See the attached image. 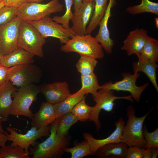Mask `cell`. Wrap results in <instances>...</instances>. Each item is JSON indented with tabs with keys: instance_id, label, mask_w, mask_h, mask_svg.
I'll return each mask as SVG.
<instances>
[{
	"instance_id": "4fadbf2b",
	"label": "cell",
	"mask_w": 158,
	"mask_h": 158,
	"mask_svg": "<svg viewBox=\"0 0 158 158\" xmlns=\"http://www.w3.org/2000/svg\"><path fill=\"white\" fill-rule=\"evenodd\" d=\"M95 6L94 0H83L79 8L73 13L70 28L75 35L86 34V28L92 15Z\"/></svg>"
},
{
	"instance_id": "cb8c5ba5",
	"label": "cell",
	"mask_w": 158,
	"mask_h": 158,
	"mask_svg": "<svg viewBox=\"0 0 158 158\" xmlns=\"http://www.w3.org/2000/svg\"><path fill=\"white\" fill-rule=\"evenodd\" d=\"M94 1L95 6L93 13L86 28V34H91L99 25L105 13L109 2V0Z\"/></svg>"
},
{
	"instance_id": "4dcf8cb0",
	"label": "cell",
	"mask_w": 158,
	"mask_h": 158,
	"mask_svg": "<svg viewBox=\"0 0 158 158\" xmlns=\"http://www.w3.org/2000/svg\"><path fill=\"white\" fill-rule=\"evenodd\" d=\"M56 133L60 137L67 135L71 127L78 120L71 112L67 113L59 117Z\"/></svg>"
},
{
	"instance_id": "2e32d148",
	"label": "cell",
	"mask_w": 158,
	"mask_h": 158,
	"mask_svg": "<svg viewBox=\"0 0 158 158\" xmlns=\"http://www.w3.org/2000/svg\"><path fill=\"white\" fill-rule=\"evenodd\" d=\"M40 87L47 102L53 104L63 100L71 94L68 85L65 81L45 84Z\"/></svg>"
},
{
	"instance_id": "8992f818",
	"label": "cell",
	"mask_w": 158,
	"mask_h": 158,
	"mask_svg": "<svg viewBox=\"0 0 158 158\" xmlns=\"http://www.w3.org/2000/svg\"><path fill=\"white\" fill-rule=\"evenodd\" d=\"M46 42L37 29L27 21L21 20L19 26L18 47L40 57L44 56L42 49Z\"/></svg>"
},
{
	"instance_id": "5bb4252c",
	"label": "cell",
	"mask_w": 158,
	"mask_h": 158,
	"mask_svg": "<svg viewBox=\"0 0 158 158\" xmlns=\"http://www.w3.org/2000/svg\"><path fill=\"white\" fill-rule=\"evenodd\" d=\"M114 125L116 126L115 130L108 137L104 139H97L89 133H83L84 138L88 142L93 155L99 148L105 145L122 142L123 131L125 122L122 117H120L115 123Z\"/></svg>"
},
{
	"instance_id": "7402d4cb",
	"label": "cell",
	"mask_w": 158,
	"mask_h": 158,
	"mask_svg": "<svg viewBox=\"0 0 158 158\" xmlns=\"http://www.w3.org/2000/svg\"><path fill=\"white\" fill-rule=\"evenodd\" d=\"M128 147L122 142L111 143L99 148L95 154L100 158H126Z\"/></svg>"
},
{
	"instance_id": "52a82bcc",
	"label": "cell",
	"mask_w": 158,
	"mask_h": 158,
	"mask_svg": "<svg viewBox=\"0 0 158 158\" xmlns=\"http://www.w3.org/2000/svg\"><path fill=\"white\" fill-rule=\"evenodd\" d=\"M42 75L40 68L33 63L19 65L9 68L6 81L20 88L38 83Z\"/></svg>"
},
{
	"instance_id": "74e56055",
	"label": "cell",
	"mask_w": 158,
	"mask_h": 158,
	"mask_svg": "<svg viewBox=\"0 0 158 158\" xmlns=\"http://www.w3.org/2000/svg\"><path fill=\"white\" fill-rule=\"evenodd\" d=\"M5 6L18 7L25 3V0H3Z\"/></svg>"
},
{
	"instance_id": "7c38bea8",
	"label": "cell",
	"mask_w": 158,
	"mask_h": 158,
	"mask_svg": "<svg viewBox=\"0 0 158 158\" xmlns=\"http://www.w3.org/2000/svg\"><path fill=\"white\" fill-rule=\"evenodd\" d=\"M21 21L16 16L10 22L0 26V54L2 56L18 48L19 29Z\"/></svg>"
},
{
	"instance_id": "7dc6e473",
	"label": "cell",
	"mask_w": 158,
	"mask_h": 158,
	"mask_svg": "<svg viewBox=\"0 0 158 158\" xmlns=\"http://www.w3.org/2000/svg\"><path fill=\"white\" fill-rule=\"evenodd\" d=\"M2 56L0 54V64H1V61Z\"/></svg>"
},
{
	"instance_id": "f6af8a7d",
	"label": "cell",
	"mask_w": 158,
	"mask_h": 158,
	"mask_svg": "<svg viewBox=\"0 0 158 158\" xmlns=\"http://www.w3.org/2000/svg\"><path fill=\"white\" fill-rule=\"evenodd\" d=\"M155 24L156 28H158V18H155Z\"/></svg>"
},
{
	"instance_id": "4316f807",
	"label": "cell",
	"mask_w": 158,
	"mask_h": 158,
	"mask_svg": "<svg viewBox=\"0 0 158 158\" xmlns=\"http://www.w3.org/2000/svg\"><path fill=\"white\" fill-rule=\"evenodd\" d=\"M97 63L96 59L89 56L80 55L75 66L81 75H87L94 73Z\"/></svg>"
},
{
	"instance_id": "ee69618b",
	"label": "cell",
	"mask_w": 158,
	"mask_h": 158,
	"mask_svg": "<svg viewBox=\"0 0 158 158\" xmlns=\"http://www.w3.org/2000/svg\"><path fill=\"white\" fill-rule=\"evenodd\" d=\"M44 0H25V2H37L40 3Z\"/></svg>"
},
{
	"instance_id": "44dd1931",
	"label": "cell",
	"mask_w": 158,
	"mask_h": 158,
	"mask_svg": "<svg viewBox=\"0 0 158 158\" xmlns=\"http://www.w3.org/2000/svg\"><path fill=\"white\" fill-rule=\"evenodd\" d=\"M138 57V61L133 63L134 73L141 72L145 73L158 92V85L157 81L156 73L158 65L157 63L139 56Z\"/></svg>"
},
{
	"instance_id": "603a6c76",
	"label": "cell",
	"mask_w": 158,
	"mask_h": 158,
	"mask_svg": "<svg viewBox=\"0 0 158 158\" xmlns=\"http://www.w3.org/2000/svg\"><path fill=\"white\" fill-rule=\"evenodd\" d=\"M86 95L87 94L80 89L71 94L63 100L54 104L57 118L71 112L73 108L86 96Z\"/></svg>"
},
{
	"instance_id": "5b68a950",
	"label": "cell",
	"mask_w": 158,
	"mask_h": 158,
	"mask_svg": "<svg viewBox=\"0 0 158 158\" xmlns=\"http://www.w3.org/2000/svg\"><path fill=\"white\" fill-rule=\"evenodd\" d=\"M63 9L59 0H51L46 4L25 2L18 8L16 15L22 21H38Z\"/></svg>"
},
{
	"instance_id": "ffe728a7",
	"label": "cell",
	"mask_w": 158,
	"mask_h": 158,
	"mask_svg": "<svg viewBox=\"0 0 158 158\" xmlns=\"http://www.w3.org/2000/svg\"><path fill=\"white\" fill-rule=\"evenodd\" d=\"M17 88L9 81L0 86V117L8 119L12 104V95Z\"/></svg>"
},
{
	"instance_id": "30bf717a",
	"label": "cell",
	"mask_w": 158,
	"mask_h": 158,
	"mask_svg": "<svg viewBox=\"0 0 158 158\" xmlns=\"http://www.w3.org/2000/svg\"><path fill=\"white\" fill-rule=\"evenodd\" d=\"M34 26L42 37L46 39L51 37L59 40L61 44L66 43L69 39L75 35L70 28H64L61 24L47 16L38 21H27Z\"/></svg>"
},
{
	"instance_id": "ac0fdd59",
	"label": "cell",
	"mask_w": 158,
	"mask_h": 158,
	"mask_svg": "<svg viewBox=\"0 0 158 158\" xmlns=\"http://www.w3.org/2000/svg\"><path fill=\"white\" fill-rule=\"evenodd\" d=\"M57 118L54 104L44 102L38 111L34 114L31 124L32 127L39 129L51 124Z\"/></svg>"
},
{
	"instance_id": "484cf974",
	"label": "cell",
	"mask_w": 158,
	"mask_h": 158,
	"mask_svg": "<svg viewBox=\"0 0 158 158\" xmlns=\"http://www.w3.org/2000/svg\"><path fill=\"white\" fill-rule=\"evenodd\" d=\"M138 5L129 6L126 11L131 15H136L145 13H149L158 15V3L150 0H141Z\"/></svg>"
},
{
	"instance_id": "e575fe53",
	"label": "cell",
	"mask_w": 158,
	"mask_h": 158,
	"mask_svg": "<svg viewBox=\"0 0 158 158\" xmlns=\"http://www.w3.org/2000/svg\"><path fill=\"white\" fill-rule=\"evenodd\" d=\"M18 8L5 6L0 9V26L10 22L16 16Z\"/></svg>"
},
{
	"instance_id": "b9f144b4",
	"label": "cell",
	"mask_w": 158,
	"mask_h": 158,
	"mask_svg": "<svg viewBox=\"0 0 158 158\" xmlns=\"http://www.w3.org/2000/svg\"><path fill=\"white\" fill-rule=\"evenodd\" d=\"M152 156V158H156L158 154V148H154L151 149Z\"/></svg>"
},
{
	"instance_id": "7a4b0ae2",
	"label": "cell",
	"mask_w": 158,
	"mask_h": 158,
	"mask_svg": "<svg viewBox=\"0 0 158 158\" xmlns=\"http://www.w3.org/2000/svg\"><path fill=\"white\" fill-rule=\"evenodd\" d=\"M103 49L95 37L91 34L75 35L60 48L61 51L65 53L75 52L80 55L89 56L96 59H101L104 57Z\"/></svg>"
},
{
	"instance_id": "d4e9b609",
	"label": "cell",
	"mask_w": 158,
	"mask_h": 158,
	"mask_svg": "<svg viewBox=\"0 0 158 158\" xmlns=\"http://www.w3.org/2000/svg\"><path fill=\"white\" fill-rule=\"evenodd\" d=\"M137 56L152 61L158 62V41L149 36L141 52Z\"/></svg>"
},
{
	"instance_id": "f1b7e54d",
	"label": "cell",
	"mask_w": 158,
	"mask_h": 158,
	"mask_svg": "<svg viewBox=\"0 0 158 158\" xmlns=\"http://www.w3.org/2000/svg\"><path fill=\"white\" fill-rule=\"evenodd\" d=\"M64 151L65 152L70 153L71 158H82L93 155L90 145L86 139L77 144L73 147L65 148Z\"/></svg>"
},
{
	"instance_id": "7bdbcfd3",
	"label": "cell",
	"mask_w": 158,
	"mask_h": 158,
	"mask_svg": "<svg viewBox=\"0 0 158 158\" xmlns=\"http://www.w3.org/2000/svg\"><path fill=\"white\" fill-rule=\"evenodd\" d=\"M8 119L0 117V132H1L3 133L5 132L3 130L2 125V123L4 121H5L7 120Z\"/></svg>"
},
{
	"instance_id": "d590c367",
	"label": "cell",
	"mask_w": 158,
	"mask_h": 158,
	"mask_svg": "<svg viewBox=\"0 0 158 158\" xmlns=\"http://www.w3.org/2000/svg\"><path fill=\"white\" fill-rule=\"evenodd\" d=\"M144 149L136 146L129 147L126 158H142Z\"/></svg>"
},
{
	"instance_id": "83f0119b",
	"label": "cell",
	"mask_w": 158,
	"mask_h": 158,
	"mask_svg": "<svg viewBox=\"0 0 158 158\" xmlns=\"http://www.w3.org/2000/svg\"><path fill=\"white\" fill-rule=\"evenodd\" d=\"M81 80L82 86L80 89L86 94L90 93L94 95L102 88L94 73L88 75H81Z\"/></svg>"
},
{
	"instance_id": "8d00e7d4",
	"label": "cell",
	"mask_w": 158,
	"mask_h": 158,
	"mask_svg": "<svg viewBox=\"0 0 158 158\" xmlns=\"http://www.w3.org/2000/svg\"><path fill=\"white\" fill-rule=\"evenodd\" d=\"M9 68L0 64V86L6 81Z\"/></svg>"
},
{
	"instance_id": "9c48e42d",
	"label": "cell",
	"mask_w": 158,
	"mask_h": 158,
	"mask_svg": "<svg viewBox=\"0 0 158 158\" xmlns=\"http://www.w3.org/2000/svg\"><path fill=\"white\" fill-rule=\"evenodd\" d=\"M51 125H49L39 129L34 127L31 128L24 134L19 133L13 128L8 126L6 130L9 133L4 132L8 140L12 141L10 144L13 146L20 147L27 152L29 153V147L34 146L36 140L43 137L48 135L50 133Z\"/></svg>"
},
{
	"instance_id": "9a60e30c",
	"label": "cell",
	"mask_w": 158,
	"mask_h": 158,
	"mask_svg": "<svg viewBox=\"0 0 158 158\" xmlns=\"http://www.w3.org/2000/svg\"><path fill=\"white\" fill-rule=\"evenodd\" d=\"M149 36L145 29L136 28L130 32L124 40L121 49L125 51L128 56L139 54Z\"/></svg>"
},
{
	"instance_id": "bcb514c9",
	"label": "cell",
	"mask_w": 158,
	"mask_h": 158,
	"mask_svg": "<svg viewBox=\"0 0 158 158\" xmlns=\"http://www.w3.org/2000/svg\"><path fill=\"white\" fill-rule=\"evenodd\" d=\"M4 6L5 4L3 1L0 3V9Z\"/></svg>"
},
{
	"instance_id": "ba28073f",
	"label": "cell",
	"mask_w": 158,
	"mask_h": 158,
	"mask_svg": "<svg viewBox=\"0 0 158 158\" xmlns=\"http://www.w3.org/2000/svg\"><path fill=\"white\" fill-rule=\"evenodd\" d=\"M95 94L92 95L96 104L93 107L89 120L93 121L97 130H100L101 125L99 121V114L102 109L108 112L112 111L115 104L114 102L116 99H127L131 102L133 99L130 95L123 96H116L114 95V90L101 88Z\"/></svg>"
},
{
	"instance_id": "d6986e66",
	"label": "cell",
	"mask_w": 158,
	"mask_h": 158,
	"mask_svg": "<svg viewBox=\"0 0 158 158\" xmlns=\"http://www.w3.org/2000/svg\"><path fill=\"white\" fill-rule=\"evenodd\" d=\"M34 56L24 49L18 47L11 53L2 56L1 64L10 68L19 65L33 63Z\"/></svg>"
},
{
	"instance_id": "3957f363",
	"label": "cell",
	"mask_w": 158,
	"mask_h": 158,
	"mask_svg": "<svg viewBox=\"0 0 158 158\" xmlns=\"http://www.w3.org/2000/svg\"><path fill=\"white\" fill-rule=\"evenodd\" d=\"M153 109L152 107L143 116L138 117L134 108L131 105L128 106L126 109L128 120L123 130L122 142L128 147L136 146L144 148L146 141L143 134V125Z\"/></svg>"
},
{
	"instance_id": "836d02e7",
	"label": "cell",
	"mask_w": 158,
	"mask_h": 158,
	"mask_svg": "<svg viewBox=\"0 0 158 158\" xmlns=\"http://www.w3.org/2000/svg\"><path fill=\"white\" fill-rule=\"evenodd\" d=\"M142 132L146 141L144 148H158V128L152 132H149L145 125L143 126Z\"/></svg>"
},
{
	"instance_id": "d6a6232c",
	"label": "cell",
	"mask_w": 158,
	"mask_h": 158,
	"mask_svg": "<svg viewBox=\"0 0 158 158\" xmlns=\"http://www.w3.org/2000/svg\"><path fill=\"white\" fill-rule=\"evenodd\" d=\"M66 11L64 14L61 16H54L52 19L58 23L61 24L64 28L69 29V22L72 18L73 13L71 11V7L73 4V0H64Z\"/></svg>"
},
{
	"instance_id": "f35d334b",
	"label": "cell",
	"mask_w": 158,
	"mask_h": 158,
	"mask_svg": "<svg viewBox=\"0 0 158 158\" xmlns=\"http://www.w3.org/2000/svg\"><path fill=\"white\" fill-rule=\"evenodd\" d=\"M7 140V137L4 133L0 132V146L2 147L6 145Z\"/></svg>"
},
{
	"instance_id": "8fae6325",
	"label": "cell",
	"mask_w": 158,
	"mask_h": 158,
	"mask_svg": "<svg viewBox=\"0 0 158 158\" xmlns=\"http://www.w3.org/2000/svg\"><path fill=\"white\" fill-rule=\"evenodd\" d=\"M121 75L123 77L121 80L114 83L109 81L101 85V88L129 92L133 99L136 102H139L142 92L148 85V82L141 86L136 85L137 79L140 75L139 72L134 73L133 74L130 73H123Z\"/></svg>"
},
{
	"instance_id": "277c9868",
	"label": "cell",
	"mask_w": 158,
	"mask_h": 158,
	"mask_svg": "<svg viewBox=\"0 0 158 158\" xmlns=\"http://www.w3.org/2000/svg\"><path fill=\"white\" fill-rule=\"evenodd\" d=\"M40 92V86L34 84L17 88L12 95L13 99L10 115L23 116L31 119L34 114L30 108L32 103L37 100V95Z\"/></svg>"
},
{
	"instance_id": "c3c4849f",
	"label": "cell",
	"mask_w": 158,
	"mask_h": 158,
	"mask_svg": "<svg viewBox=\"0 0 158 158\" xmlns=\"http://www.w3.org/2000/svg\"><path fill=\"white\" fill-rule=\"evenodd\" d=\"M3 1V0H0V3Z\"/></svg>"
},
{
	"instance_id": "f546056e",
	"label": "cell",
	"mask_w": 158,
	"mask_h": 158,
	"mask_svg": "<svg viewBox=\"0 0 158 158\" xmlns=\"http://www.w3.org/2000/svg\"><path fill=\"white\" fill-rule=\"evenodd\" d=\"M29 153L18 146L11 144L0 148V158H30Z\"/></svg>"
},
{
	"instance_id": "60d3db41",
	"label": "cell",
	"mask_w": 158,
	"mask_h": 158,
	"mask_svg": "<svg viewBox=\"0 0 158 158\" xmlns=\"http://www.w3.org/2000/svg\"><path fill=\"white\" fill-rule=\"evenodd\" d=\"M83 0H73V9L75 11H77L82 4Z\"/></svg>"
},
{
	"instance_id": "e0dca14e",
	"label": "cell",
	"mask_w": 158,
	"mask_h": 158,
	"mask_svg": "<svg viewBox=\"0 0 158 158\" xmlns=\"http://www.w3.org/2000/svg\"><path fill=\"white\" fill-rule=\"evenodd\" d=\"M115 0H109L107 10L99 25V27L98 32L95 37L103 48L109 54L112 53L114 42L110 37L108 23L111 16V8L115 6Z\"/></svg>"
},
{
	"instance_id": "6da1fadb",
	"label": "cell",
	"mask_w": 158,
	"mask_h": 158,
	"mask_svg": "<svg viewBox=\"0 0 158 158\" xmlns=\"http://www.w3.org/2000/svg\"><path fill=\"white\" fill-rule=\"evenodd\" d=\"M60 118H57L51 125L50 134L44 141L36 142L29 150L33 158H60L65 152L64 149L68 147L70 138L67 135L60 137L56 133Z\"/></svg>"
},
{
	"instance_id": "ab89813d",
	"label": "cell",
	"mask_w": 158,
	"mask_h": 158,
	"mask_svg": "<svg viewBox=\"0 0 158 158\" xmlns=\"http://www.w3.org/2000/svg\"><path fill=\"white\" fill-rule=\"evenodd\" d=\"M151 149L144 148L143 152L142 158H152Z\"/></svg>"
},
{
	"instance_id": "1f68e13d",
	"label": "cell",
	"mask_w": 158,
	"mask_h": 158,
	"mask_svg": "<svg viewBox=\"0 0 158 158\" xmlns=\"http://www.w3.org/2000/svg\"><path fill=\"white\" fill-rule=\"evenodd\" d=\"M86 96L73 108L71 112L78 121L83 122L89 120L93 109V107L90 106L86 103Z\"/></svg>"
}]
</instances>
